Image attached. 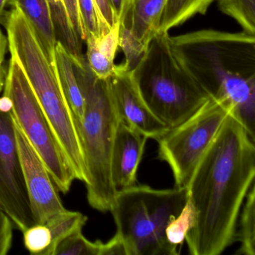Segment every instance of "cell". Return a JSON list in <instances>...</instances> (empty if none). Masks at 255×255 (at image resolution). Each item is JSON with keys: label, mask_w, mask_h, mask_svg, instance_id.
<instances>
[{"label": "cell", "mask_w": 255, "mask_h": 255, "mask_svg": "<svg viewBox=\"0 0 255 255\" xmlns=\"http://www.w3.org/2000/svg\"><path fill=\"white\" fill-rule=\"evenodd\" d=\"M239 215L235 241L240 243L237 255H255V185L252 183Z\"/></svg>", "instance_id": "cell-18"}, {"label": "cell", "mask_w": 255, "mask_h": 255, "mask_svg": "<svg viewBox=\"0 0 255 255\" xmlns=\"http://www.w3.org/2000/svg\"><path fill=\"white\" fill-rule=\"evenodd\" d=\"M255 176V140L229 113L188 184V198L196 212L185 240L191 255H219L234 243Z\"/></svg>", "instance_id": "cell-1"}, {"label": "cell", "mask_w": 255, "mask_h": 255, "mask_svg": "<svg viewBox=\"0 0 255 255\" xmlns=\"http://www.w3.org/2000/svg\"><path fill=\"white\" fill-rule=\"evenodd\" d=\"M126 255L125 245L122 239L117 234L109 240L107 243H103L101 255Z\"/></svg>", "instance_id": "cell-28"}, {"label": "cell", "mask_w": 255, "mask_h": 255, "mask_svg": "<svg viewBox=\"0 0 255 255\" xmlns=\"http://www.w3.org/2000/svg\"><path fill=\"white\" fill-rule=\"evenodd\" d=\"M102 248L101 240L90 241L78 231L62 240L53 255H101Z\"/></svg>", "instance_id": "cell-22"}, {"label": "cell", "mask_w": 255, "mask_h": 255, "mask_svg": "<svg viewBox=\"0 0 255 255\" xmlns=\"http://www.w3.org/2000/svg\"><path fill=\"white\" fill-rule=\"evenodd\" d=\"M215 0H166L159 32L170 29L186 23L197 14H205Z\"/></svg>", "instance_id": "cell-17"}, {"label": "cell", "mask_w": 255, "mask_h": 255, "mask_svg": "<svg viewBox=\"0 0 255 255\" xmlns=\"http://www.w3.org/2000/svg\"><path fill=\"white\" fill-rule=\"evenodd\" d=\"M87 221V216L80 212L67 209L50 217L44 225L50 231L51 242L42 255H53L58 245L76 231H83Z\"/></svg>", "instance_id": "cell-19"}, {"label": "cell", "mask_w": 255, "mask_h": 255, "mask_svg": "<svg viewBox=\"0 0 255 255\" xmlns=\"http://www.w3.org/2000/svg\"><path fill=\"white\" fill-rule=\"evenodd\" d=\"M55 66L74 122H80L84 116V99L74 71L71 56L60 42L55 47Z\"/></svg>", "instance_id": "cell-16"}, {"label": "cell", "mask_w": 255, "mask_h": 255, "mask_svg": "<svg viewBox=\"0 0 255 255\" xmlns=\"http://www.w3.org/2000/svg\"><path fill=\"white\" fill-rule=\"evenodd\" d=\"M0 23L6 30L8 50L20 62L76 180L86 183L87 171L80 138L55 63L49 59L32 25L20 8L11 7Z\"/></svg>", "instance_id": "cell-3"}, {"label": "cell", "mask_w": 255, "mask_h": 255, "mask_svg": "<svg viewBox=\"0 0 255 255\" xmlns=\"http://www.w3.org/2000/svg\"><path fill=\"white\" fill-rule=\"evenodd\" d=\"M196 222V212L192 201L188 198L180 213L168 223L165 236L170 244L178 248L183 245L188 233Z\"/></svg>", "instance_id": "cell-21"}, {"label": "cell", "mask_w": 255, "mask_h": 255, "mask_svg": "<svg viewBox=\"0 0 255 255\" xmlns=\"http://www.w3.org/2000/svg\"><path fill=\"white\" fill-rule=\"evenodd\" d=\"M8 50V41L7 35H5L0 23V93L3 91L5 86L7 69L5 67V56Z\"/></svg>", "instance_id": "cell-27"}, {"label": "cell", "mask_w": 255, "mask_h": 255, "mask_svg": "<svg viewBox=\"0 0 255 255\" xmlns=\"http://www.w3.org/2000/svg\"><path fill=\"white\" fill-rule=\"evenodd\" d=\"M72 61L84 99L83 119L74 122L86 162L88 202L92 208L105 213L110 211L118 192L112 177V155L120 119L108 79L97 77L86 56Z\"/></svg>", "instance_id": "cell-4"}, {"label": "cell", "mask_w": 255, "mask_h": 255, "mask_svg": "<svg viewBox=\"0 0 255 255\" xmlns=\"http://www.w3.org/2000/svg\"><path fill=\"white\" fill-rule=\"evenodd\" d=\"M147 139L141 132L119 122L112 155V177L117 190L136 183L137 171Z\"/></svg>", "instance_id": "cell-12"}, {"label": "cell", "mask_w": 255, "mask_h": 255, "mask_svg": "<svg viewBox=\"0 0 255 255\" xmlns=\"http://www.w3.org/2000/svg\"><path fill=\"white\" fill-rule=\"evenodd\" d=\"M110 91L121 122L145 135L157 140L170 128L150 111L138 92L131 71L123 64L116 65L108 79Z\"/></svg>", "instance_id": "cell-11"}, {"label": "cell", "mask_w": 255, "mask_h": 255, "mask_svg": "<svg viewBox=\"0 0 255 255\" xmlns=\"http://www.w3.org/2000/svg\"><path fill=\"white\" fill-rule=\"evenodd\" d=\"M131 72L150 111L170 129L211 99L174 51L168 32H159L153 37Z\"/></svg>", "instance_id": "cell-5"}, {"label": "cell", "mask_w": 255, "mask_h": 255, "mask_svg": "<svg viewBox=\"0 0 255 255\" xmlns=\"http://www.w3.org/2000/svg\"><path fill=\"white\" fill-rule=\"evenodd\" d=\"M23 234L25 247L32 255H42L51 242L50 231L44 224L33 225Z\"/></svg>", "instance_id": "cell-23"}, {"label": "cell", "mask_w": 255, "mask_h": 255, "mask_svg": "<svg viewBox=\"0 0 255 255\" xmlns=\"http://www.w3.org/2000/svg\"><path fill=\"white\" fill-rule=\"evenodd\" d=\"M7 6L17 7L21 10L32 25L49 59L55 63L57 40L48 0H7Z\"/></svg>", "instance_id": "cell-15"}, {"label": "cell", "mask_w": 255, "mask_h": 255, "mask_svg": "<svg viewBox=\"0 0 255 255\" xmlns=\"http://www.w3.org/2000/svg\"><path fill=\"white\" fill-rule=\"evenodd\" d=\"M186 187L153 189L136 184L118 190L110 211L126 255H177L165 229L186 204Z\"/></svg>", "instance_id": "cell-6"}, {"label": "cell", "mask_w": 255, "mask_h": 255, "mask_svg": "<svg viewBox=\"0 0 255 255\" xmlns=\"http://www.w3.org/2000/svg\"><path fill=\"white\" fill-rule=\"evenodd\" d=\"M170 42L211 99L221 103L255 141V35L202 29Z\"/></svg>", "instance_id": "cell-2"}, {"label": "cell", "mask_w": 255, "mask_h": 255, "mask_svg": "<svg viewBox=\"0 0 255 255\" xmlns=\"http://www.w3.org/2000/svg\"><path fill=\"white\" fill-rule=\"evenodd\" d=\"M14 128L32 211L37 224L44 225L50 217L66 208L47 167L15 122Z\"/></svg>", "instance_id": "cell-10"}, {"label": "cell", "mask_w": 255, "mask_h": 255, "mask_svg": "<svg viewBox=\"0 0 255 255\" xmlns=\"http://www.w3.org/2000/svg\"><path fill=\"white\" fill-rule=\"evenodd\" d=\"M166 0H129L125 20L121 26L130 32L140 45L147 49L159 32Z\"/></svg>", "instance_id": "cell-13"}, {"label": "cell", "mask_w": 255, "mask_h": 255, "mask_svg": "<svg viewBox=\"0 0 255 255\" xmlns=\"http://www.w3.org/2000/svg\"><path fill=\"white\" fill-rule=\"evenodd\" d=\"M108 2L121 24L125 20L129 0H108Z\"/></svg>", "instance_id": "cell-30"}, {"label": "cell", "mask_w": 255, "mask_h": 255, "mask_svg": "<svg viewBox=\"0 0 255 255\" xmlns=\"http://www.w3.org/2000/svg\"><path fill=\"white\" fill-rule=\"evenodd\" d=\"M119 20L104 35H86V61L94 74L101 80H107L114 73L115 58L119 47Z\"/></svg>", "instance_id": "cell-14"}, {"label": "cell", "mask_w": 255, "mask_h": 255, "mask_svg": "<svg viewBox=\"0 0 255 255\" xmlns=\"http://www.w3.org/2000/svg\"><path fill=\"white\" fill-rule=\"evenodd\" d=\"M98 12L103 20L111 28L118 21L108 0H94Z\"/></svg>", "instance_id": "cell-29"}, {"label": "cell", "mask_w": 255, "mask_h": 255, "mask_svg": "<svg viewBox=\"0 0 255 255\" xmlns=\"http://www.w3.org/2000/svg\"><path fill=\"white\" fill-rule=\"evenodd\" d=\"M219 10L235 20L243 32L255 35V0H219Z\"/></svg>", "instance_id": "cell-20"}, {"label": "cell", "mask_w": 255, "mask_h": 255, "mask_svg": "<svg viewBox=\"0 0 255 255\" xmlns=\"http://www.w3.org/2000/svg\"><path fill=\"white\" fill-rule=\"evenodd\" d=\"M0 208L22 233L37 225L23 176L11 107L4 96L0 98Z\"/></svg>", "instance_id": "cell-9"}, {"label": "cell", "mask_w": 255, "mask_h": 255, "mask_svg": "<svg viewBox=\"0 0 255 255\" xmlns=\"http://www.w3.org/2000/svg\"><path fill=\"white\" fill-rule=\"evenodd\" d=\"M119 47L122 49L125 56V62L122 64L129 71H132L137 66L147 50L135 41L128 29L121 25Z\"/></svg>", "instance_id": "cell-24"}, {"label": "cell", "mask_w": 255, "mask_h": 255, "mask_svg": "<svg viewBox=\"0 0 255 255\" xmlns=\"http://www.w3.org/2000/svg\"><path fill=\"white\" fill-rule=\"evenodd\" d=\"M10 54L2 96L9 101L14 122L42 159L58 190L67 194L76 180L74 171L20 62Z\"/></svg>", "instance_id": "cell-7"}, {"label": "cell", "mask_w": 255, "mask_h": 255, "mask_svg": "<svg viewBox=\"0 0 255 255\" xmlns=\"http://www.w3.org/2000/svg\"><path fill=\"white\" fill-rule=\"evenodd\" d=\"M63 2L74 31L83 41H85L86 32L80 13L78 0H63Z\"/></svg>", "instance_id": "cell-26"}, {"label": "cell", "mask_w": 255, "mask_h": 255, "mask_svg": "<svg viewBox=\"0 0 255 255\" xmlns=\"http://www.w3.org/2000/svg\"><path fill=\"white\" fill-rule=\"evenodd\" d=\"M14 225L6 213L0 208V255H8L13 244Z\"/></svg>", "instance_id": "cell-25"}, {"label": "cell", "mask_w": 255, "mask_h": 255, "mask_svg": "<svg viewBox=\"0 0 255 255\" xmlns=\"http://www.w3.org/2000/svg\"><path fill=\"white\" fill-rule=\"evenodd\" d=\"M229 110L213 99L196 113L158 138V156L166 162L175 186L187 188L198 162L210 147Z\"/></svg>", "instance_id": "cell-8"}, {"label": "cell", "mask_w": 255, "mask_h": 255, "mask_svg": "<svg viewBox=\"0 0 255 255\" xmlns=\"http://www.w3.org/2000/svg\"><path fill=\"white\" fill-rule=\"evenodd\" d=\"M7 7V0H0V20L5 12V8Z\"/></svg>", "instance_id": "cell-31"}]
</instances>
